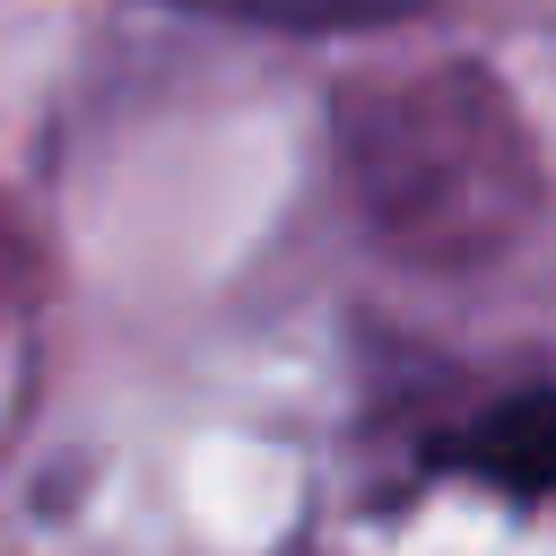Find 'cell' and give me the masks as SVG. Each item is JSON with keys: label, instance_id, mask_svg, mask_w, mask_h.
I'll list each match as a JSON object with an SVG mask.
<instances>
[{"label": "cell", "instance_id": "6da1fadb", "mask_svg": "<svg viewBox=\"0 0 556 556\" xmlns=\"http://www.w3.org/2000/svg\"><path fill=\"white\" fill-rule=\"evenodd\" d=\"M443 460L495 478L504 495H556V382H539V391L486 408L460 443H443Z\"/></svg>", "mask_w": 556, "mask_h": 556}, {"label": "cell", "instance_id": "7a4b0ae2", "mask_svg": "<svg viewBox=\"0 0 556 556\" xmlns=\"http://www.w3.org/2000/svg\"><path fill=\"white\" fill-rule=\"evenodd\" d=\"M191 9L269 17V26H382V17H408L417 0H191Z\"/></svg>", "mask_w": 556, "mask_h": 556}]
</instances>
